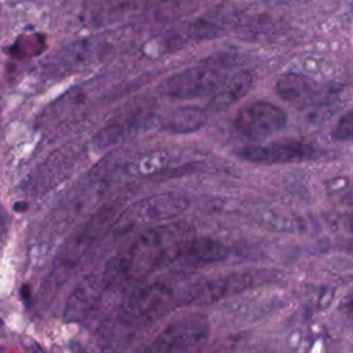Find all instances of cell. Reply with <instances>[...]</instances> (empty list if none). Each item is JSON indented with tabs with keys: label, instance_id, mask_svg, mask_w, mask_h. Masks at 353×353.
<instances>
[{
	"label": "cell",
	"instance_id": "obj_1",
	"mask_svg": "<svg viewBox=\"0 0 353 353\" xmlns=\"http://www.w3.org/2000/svg\"><path fill=\"white\" fill-rule=\"evenodd\" d=\"M192 228L186 222L160 223L137 234L102 272L106 288L141 280L179 259Z\"/></svg>",
	"mask_w": 353,
	"mask_h": 353
},
{
	"label": "cell",
	"instance_id": "obj_2",
	"mask_svg": "<svg viewBox=\"0 0 353 353\" xmlns=\"http://www.w3.org/2000/svg\"><path fill=\"white\" fill-rule=\"evenodd\" d=\"M193 280L170 276L138 288L120 307V321L125 325H145L178 306L193 303Z\"/></svg>",
	"mask_w": 353,
	"mask_h": 353
},
{
	"label": "cell",
	"instance_id": "obj_3",
	"mask_svg": "<svg viewBox=\"0 0 353 353\" xmlns=\"http://www.w3.org/2000/svg\"><path fill=\"white\" fill-rule=\"evenodd\" d=\"M189 205V199L181 192H165L142 199L125 208L113 225V230L125 232L142 225L168 221Z\"/></svg>",
	"mask_w": 353,
	"mask_h": 353
},
{
	"label": "cell",
	"instance_id": "obj_4",
	"mask_svg": "<svg viewBox=\"0 0 353 353\" xmlns=\"http://www.w3.org/2000/svg\"><path fill=\"white\" fill-rule=\"evenodd\" d=\"M228 79L226 66L208 61L170 76L163 83V92L176 99L214 95Z\"/></svg>",
	"mask_w": 353,
	"mask_h": 353
},
{
	"label": "cell",
	"instance_id": "obj_5",
	"mask_svg": "<svg viewBox=\"0 0 353 353\" xmlns=\"http://www.w3.org/2000/svg\"><path fill=\"white\" fill-rule=\"evenodd\" d=\"M210 332L208 319L203 314H189L170 323L141 353H188Z\"/></svg>",
	"mask_w": 353,
	"mask_h": 353
},
{
	"label": "cell",
	"instance_id": "obj_6",
	"mask_svg": "<svg viewBox=\"0 0 353 353\" xmlns=\"http://www.w3.org/2000/svg\"><path fill=\"white\" fill-rule=\"evenodd\" d=\"M285 124V112L268 101L251 102L234 116L236 130L252 141H262L283 130Z\"/></svg>",
	"mask_w": 353,
	"mask_h": 353
},
{
	"label": "cell",
	"instance_id": "obj_7",
	"mask_svg": "<svg viewBox=\"0 0 353 353\" xmlns=\"http://www.w3.org/2000/svg\"><path fill=\"white\" fill-rule=\"evenodd\" d=\"M236 154L240 159L255 164H287L309 160L314 157L316 150L302 141L284 139L268 145L243 146Z\"/></svg>",
	"mask_w": 353,
	"mask_h": 353
},
{
	"label": "cell",
	"instance_id": "obj_8",
	"mask_svg": "<svg viewBox=\"0 0 353 353\" xmlns=\"http://www.w3.org/2000/svg\"><path fill=\"white\" fill-rule=\"evenodd\" d=\"M106 290V284L101 274H88L80 280V283L70 292L63 319L68 323H79L85 320L99 303V299Z\"/></svg>",
	"mask_w": 353,
	"mask_h": 353
},
{
	"label": "cell",
	"instance_id": "obj_9",
	"mask_svg": "<svg viewBox=\"0 0 353 353\" xmlns=\"http://www.w3.org/2000/svg\"><path fill=\"white\" fill-rule=\"evenodd\" d=\"M277 95L298 109H305L316 103L323 95L320 84L309 76L299 73H287L276 83Z\"/></svg>",
	"mask_w": 353,
	"mask_h": 353
},
{
	"label": "cell",
	"instance_id": "obj_10",
	"mask_svg": "<svg viewBox=\"0 0 353 353\" xmlns=\"http://www.w3.org/2000/svg\"><path fill=\"white\" fill-rule=\"evenodd\" d=\"M207 123V112L197 106H182L172 109L160 121L164 131L170 134H189L199 131Z\"/></svg>",
	"mask_w": 353,
	"mask_h": 353
},
{
	"label": "cell",
	"instance_id": "obj_11",
	"mask_svg": "<svg viewBox=\"0 0 353 353\" xmlns=\"http://www.w3.org/2000/svg\"><path fill=\"white\" fill-rule=\"evenodd\" d=\"M254 83V77L250 72H237L233 76H230L221 88L212 95L210 108L212 110H225L229 106L239 102L241 98H244Z\"/></svg>",
	"mask_w": 353,
	"mask_h": 353
},
{
	"label": "cell",
	"instance_id": "obj_12",
	"mask_svg": "<svg viewBox=\"0 0 353 353\" xmlns=\"http://www.w3.org/2000/svg\"><path fill=\"white\" fill-rule=\"evenodd\" d=\"M105 221H91L88 225H85L79 233H76L66 244L65 247L61 250L58 259H57V270H65L69 269L72 266H74V263H77L81 256L84 255V252L90 248V245L92 244L94 240V232H98V228H101V225Z\"/></svg>",
	"mask_w": 353,
	"mask_h": 353
},
{
	"label": "cell",
	"instance_id": "obj_13",
	"mask_svg": "<svg viewBox=\"0 0 353 353\" xmlns=\"http://www.w3.org/2000/svg\"><path fill=\"white\" fill-rule=\"evenodd\" d=\"M229 256V250L225 244L210 237H192L183 245L179 258L193 263H214Z\"/></svg>",
	"mask_w": 353,
	"mask_h": 353
},
{
	"label": "cell",
	"instance_id": "obj_14",
	"mask_svg": "<svg viewBox=\"0 0 353 353\" xmlns=\"http://www.w3.org/2000/svg\"><path fill=\"white\" fill-rule=\"evenodd\" d=\"M254 221L270 230H277V232L295 230V222H294L295 219H292L290 215L277 210L259 211L254 216Z\"/></svg>",
	"mask_w": 353,
	"mask_h": 353
},
{
	"label": "cell",
	"instance_id": "obj_15",
	"mask_svg": "<svg viewBox=\"0 0 353 353\" xmlns=\"http://www.w3.org/2000/svg\"><path fill=\"white\" fill-rule=\"evenodd\" d=\"M353 134V113L352 110H347L338 121L332 138L336 141H347L352 138Z\"/></svg>",
	"mask_w": 353,
	"mask_h": 353
},
{
	"label": "cell",
	"instance_id": "obj_16",
	"mask_svg": "<svg viewBox=\"0 0 353 353\" xmlns=\"http://www.w3.org/2000/svg\"><path fill=\"white\" fill-rule=\"evenodd\" d=\"M0 117H1V95H0Z\"/></svg>",
	"mask_w": 353,
	"mask_h": 353
}]
</instances>
